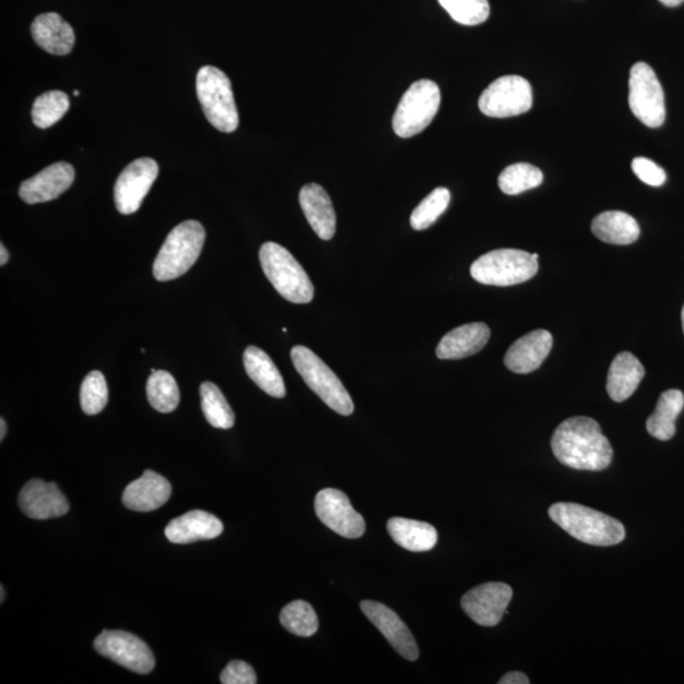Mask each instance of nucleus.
I'll return each instance as SVG.
<instances>
[{"instance_id": "1", "label": "nucleus", "mask_w": 684, "mask_h": 684, "mask_svg": "<svg viewBox=\"0 0 684 684\" xmlns=\"http://www.w3.org/2000/svg\"><path fill=\"white\" fill-rule=\"evenodd\" d=\"M552 449L563 466L577 470H604L613 458L612 446L600 423L585 416L565 420L557 427Z\"/></svg>"}, {"instance_id": "2", "label": "nucleus", "mask_w": 684, "mask_h": 684, "mask_svg": "<svg viewBox=\"0 0 684 684\" xmlns=\"http://www.w3.org/2000/svg\"><path fill=\"white\" fill-rule=\"evenodd\" d=\"M549 517L571 537L588 545H617L626 537L624 525L616 518L578 503H555L549 508Z\"/></svg>"}, {"instance_id": "3", "label": "nucleus", "mask_w": 684, "mask_h": 684, "mask_svg": "<svg viewBox=\"0 0 684 684\" xmlns=\"http://www.w3.org/2000/svg\"><path fill=\"white\" fill-rule=\"evenodd\" d=\"M206 230L199 221H185L172 228L156 256L155 279L169 281L182 277L199 261Z\"/></svg>"}, {"instance_id": "4", "label": "nucleus", "mask_w": 684, "mask_h": 684, "mask_svg": "<svg viewBox=\"0 0 684 684\" xmlns=\"http://www.w3.org/2000/svg\"><path fill=\"white\" fill-rule=\"evenodd\" d=\"M259 257L266 278L285 300L297 304L313 300L314 288L309 275L286 248L265 242Z\"/></svg>"}, {"instance_id": "5", "label": "nucleus", "mask_w": 684, "mask_h": 684, "mask_svg": "<svg viewBox=\"0 0 684 684\" xmlns=\"http://www.w3.org/2000/svg\"><path fill=\"white\" fill-rule=\"evenodd\" d=\"M538 254L517 249H500L477 259L470 266L471 277L481 285L509 287L521 285L537 275Z\"/></svg>"}, {"instance_id": "6", "label": "nucleus", "mask_w": 684, "mask_h": 684, "mask_svg": "<svg viewBox=\"0 0 684 684\" xmlns=\"http://www.w3.org/2000/svg\"><path fill=\"white\" fill-rule=\"evenodd\" d=\"M196 94L204 116L215 129L230 133L239 128L230 79L216 67H203L196 74Z\"/></svg>"}, {"instance_id": "7", "label": "nucleus", "mask_w": 684, "mask_h": 684, "mask_svg": "<svg viewBox=\"0 0 684 684\" xmlns=\"http://www.w3.org/2000/svg\"><path fill=\"white\" fill-rule=\"evenodd\" d=\"M293 365L303 381L324 403L337 413L350 416L353 403L337 375L312 350L295 346L290 351Z\"/></svg>"}, {"instance_id": "8", "label": "nucleus", "mask_w": 684, "mask_h": 684, "mask_svg": "<svg viewBox=\"0 0 684 684\" xmlns=\"http://www.w3.org/2000/svg\"><path fill=\"white\" fill-rule=\"evenodd\" d=\"M442 104L439 85L429 79L413 83L400 98L395 116L393 130L403 139H410L427 130L434 121Z\"/></svg>"}, {"instance_id": "9", "label": "nucleus", "mask_w": 684, "mask_h": 684, "mask_svg": "<svg viewBox=\"0 0 684 684\" xmlns=\"http://www.w3.org/2000/svg\"><path fill=\"white\" fill-rule=\"evenodd\" d=\"M628 105L634 116L648 128H660L665 121L664 92L655 70L646 62H638L632 68Z\"/></svg>"}, {"instance_id": "10", "label": "nucleus", "mask_w": 684, "mask_h": 684, "mask_svg": "<svg viewBox=\"0 0 684 684\" xmlns=\"http://www.w3.org/2000/svg\"><path fill=\"white\" fill-rule=\"evenodd\" d=\"M478 106L483 115L493 118L529 112L532 107L531 84L523 76H501L482 93Z\"/></svg>"}, {"instance_id": "11", "label": "nucleus", "mask_w": 684, "mask_h": 684, "mask_svg": "<svg viewBox=\"0 0 684 684\" xmlns=\"http://www.w3.org/2000/svg\"><path fill=\"white\" fill-rule=\"evenodd\" d=\"M94 649L112 662L139 674L152 673L155 657L146 643L125 632L105 631L94 640Z\"/></svg>"}, {"instance_id": "12", "label": "nucleus", "mask_w": 684, "mask_h": 684, "mask_svg": "<svg viewBox=\"0 0 684 684\" xmlns=\"http://www.w3.org/2000/svg\"><path fill=\"white\" fill-rule=\"evenodd\" d=\"M159 176V165L151 157H141L132 161L118 177L115 185V202L122 215H132L151 192Z\"/></svg>"}, {"instance_id": "13", "label": "nucleus", "mask_w": 684, "mask_h": 684, "mask_svg": "<svg viewBox=\"0 0 684 684\" xmlns=\"http://www.w3.org/2000/svg\"><path fill=\"white\" fill-rule=\"evenodd\" d=\"M314 509L320 521L346 539H358L365 532L363 516L352 508L344 492L334 489L321 491L314 500Z\"/></svg>"}, {"instance_id": "14", "label": "nucleus", "mask_w": 684, "mask_h": 684, "mask_svg": "<svg viewBox=\"0 0 684 684\" xmlns=\"http://www.w3.org/2000/svg\"><path fill=\"white\" fill-rule=\"evenodd\" d=\"M513 596V588L508 585L490 581L464 595L461 608L476 624L492 627L501 623Z\"/></svg>"}, {"instance_id": "15", "label": "nucleus", "mask_w": 684, "mask_h": 684, "mask_svg": "<svg viewBox=\"0 0 684 684\" xmlns=\"http://www.w3.org/2000/svg\"><path fill=\"white\" fill-rule=\"evenodd\" d=\"M360 609L400 657L410 660V662L419 659L418 643H416L410 628L395 611L381 602L369 600L361 602Z\"/></svg>"}, {"instance_id": "16", "label": "nucleus", "mask_w": 684, "mask_h": 684, "mask_svg": "<svg viewBox=\"0 0 684 684\" xmlns=\"http://www.w3.org/2000/svg\"><path fill=\"white\" fill-rule=\"evenodd\" d=\"M19 505L22 513L34 520H49L69 513V502L55 483L33 479L23 487Z\"/></svg>"}, {"instance_id": "17", "label": "nucleus", "mask_w": 684, "mask_h": 684, "mask_svg": "<svg viewBox=\"0 0 684 684\" xmlns=\"http://www.w3.org/2000/svg\"><path fill=\"white\" fill-rule=\"evenodd\" d=\"M74 179L73 165L64 161L52 164L21 184V200L27 204L57 200L73 185Z\"/></svg>"}, {"instance_id": "18", "label": "nucleus", "mask_w": 684, "mask_h": 684, "mask_svg": "<svg viewBox=\"0 0 684 684\" xmlns=\"http://www.w3.org/2000/svg\"><path fill=\"white\" fill-rule=\"evenodd\" d=\"M552 348V334L547 329H535L511 345L505 356V365L517 374L532 373L544 363Z\"/></svg>"}, {"instance_id": "19", "label": "nucleus", "mask_w": 684, "mask_h": 684, "mask_svg": "<svg viewBox=\"0 0 684 684\" xmlns=\"http://www.w3.org/2000/svg\"><path fill=\"white\" fill-rule=\"evenodd\" d=\"M171 485L168 479L145 470L143 477L132 482L122 495L123 505L137 513H152L165 505L170 499Z\"/></svg>"}, {"instance_id": "20", "label": "nucleus", "mask_w": 684, "mask_h": 684, "mask_svg": "<svg viewBox=\"0 0 684 684\" xmlns=\"http://www.w3.org/2000/svg\"><path fill=\"white\" fill-rule=\"evenodd\" d=\"M224 531V524L212 514L195 509L171 520L165 528V537L172 544H192L201 540L216 539Z\"/></svg>"}, {"instance_id": "21", "label": "nucleus", "mask_w": 684, "mask_h": 684, "mask_svg": "<svg viewBox=\"0 0 684 684\" xmlns=\"http://www.w3.org/2000/svg\"><path fill=\"white\" fill-rule=\"evenodd\" d=\"M491 337V329L483 322L463 325L446 334L436 348V356L443 360L464 359L481 351Z\"/></svg>"}, {"instance_id": "22", "label": "nucleus", "mask_w": 684, "mask_h": 684, "mask_svg": "<svg viewBox=\"0 0 684 684\" xmlns=\"http://www.w3.org/2000/svg\"><path fill=\"white\" fill-rule=\"evenodd\" d=\"M303 214L320 239L332 240L336 232V214L332 200L319 184H307L300 193Z\"/></svg>"}, {"instance_id": "23", "label": "nucleus", "mask_w": 684, "mask_h": 684, "mask_svg": "<svg viewBox=\"0 0 684 684\" xmlns=\"http://www.w3.org/2000/svg\"><path fill=\"white\" fill-rule=\"evenodd\" d=\"M31 34L43 50L57 57L72 52L75 44L73 27L58 13L39 14L31 27Z\"/></svg>"}, {"instance_id": "24", "label": "nucleus", "mask_w": 684, "mask_h": 684, "mask_svg": "<svg viewBox=\"0 0 684 684\" xmlns=\"http://www.w3.org/2000/svg\"><path fill=\"white\" fill-rule=\"evenodd\" d=\"M644 376L646 369L639 359L632 352H620L610 367L607 384L609 396L617 404L624 403L638 389Z\"/></svg>"}, {"instance_id": "25", "label": "nucleus", "mask_w": 684, "mask_h": 684, "mask_svg": "<svg viewBox=\"0 0 684 684\" xmlns=\"http://www.w3.org/2000/svg\"><path fill=\"white\" fill-rule=\"evenodd\" d=\"M245 371L259 388L274 398L286 397V384L269 356L256 346H249L243 352Z\"/></svg>"}, {"instance_id": "26", "label": "nucleus", "mask_w": 684, "mask_h": 684, "mask_svg": "<svg viewBox=\"0 0 684 684\" xmlns=\"http://www.w3.org/2000/svg\"><path fill=\"white\" fill-rule=\"evenodd\" d=\"M592 232L597 239L612 245H631L639 239L640 227L625 212L608 211L593 219Z\"/></svg>"}, {"instance_id": "27", "label": "nucleus", "mask_w": 684, "mask_h": 684, "mask_svg": "<svg viewBox=\"0 0 684 684\" xmlns=\"http://www.w3.org/2000/svg\"><path fill=\"white\" fill-rule=\"evenodd\" d=\"M387 529L392 539L410 552H429L437 542V531L428 523L393 517L387 524Z\"/></svg>"}, {"instance_id": "28", "label": "nucleus", "mask_w": 684, "mask_h": 684, "mask_svg": "<svg viewBox=\"0 0 684 684\" xmlns=\"http://www.w3.org/2000/svg\"><path fill=\"white\" fill-rule=\"evenodd\" d=\"M684 407V396L679 389H670L659 397L656 411L647 421V430L652 437L668 442L675 435V420Z\"/></svg>"}, {"instance_id": "29", "label": "nucleus", "mask_w": 684, "mask_h": 684, "mask_svg": "<svg viewBox=\"0 0 684 684\" xmlns=\"http://www.w3.org/2000/svg\"><path fill=\"white\" fill-rule=\"evenodd\" d=\"M200 393L202 411L211 427L223 430L231 429L235 424V413L221 389L214 383L204 382Z\"/></svg>"}, {"instance_id": "30", "label": "nucleus", "mask_w": 684, "mask_h": 684, "mask_svg": "<svg viewBox=\"0 0 684 684\" xmlns=\"http://www.w3.org/2000/svg\"><path fill=\"white\" fill-rule=\"evenodd\" d=\"M148 403L156 411L170 413L176 411L180 403L178 383L170 373L155 371L146 384Z\"/></svg>"}, {"instance_id": "31", "label": "nucleus", "mask_w": 684, "mask_h": 684, "mask_svg": "<svg viewBox=\"0 0 684 684\" xmlns=\"http://www.w3.org/2000/svg\"><path fill=\"white\" fill-rule=\"evenodd\" d=\"M544 176L539 168L528 163L509 165L499 178L500 190L508 195L521 194L538 188Z\"/></svg>"}, {"instance_id": "32", "label": "nucleus", "mask_w": 684, "mask_h": 684, "mask_svg": "<svg viewBox=\"0 0 684 684\" xmlns=\"http://www.w3.org/2000/svg\"><path fill=\"white\" fill-rule=\"evenodd\" d=\"M280 624L290 634L310 638L319 631V617L310 603L293 601L287 604L280 612Z\"/></svg>"}, {"instance_id": "33", "label": "nucleus", "mask_w": 684, "mask_h": 684, "mask_svg": "<svg viewBox=\"0 0 684 684\" xmlns=\"http://www.w3.org/2000/svg\"><path fill=\"white\" fill-rule=\"evenodd\" d=\"M70 107L68 94L51 91L41 94L33 107V121L38 129H49L67 115Z\"/></svg>"}, {"instance_id": "34", "label": "nucleus", "mask_w": 684, "mask_h": 684, "mask_svg": "<svg viewBox=\"0 0 684 684\" xmlns=\"http://www.w3.org/2000/svg\"><path fill=\"white\" fill-rule=\"evenodd\" d=\"M452 200L446 188H436L424 199L411 215V226L416 231L427 230L444 214Z\"/></svg>"}, {"instance_id": "35", "label": "nucleus", "mask_w": 684, "mask_h": 684, "mask_svg": "<svg viewBox=\"0 0 684 684\" xmlns=\"http://www.w3.org/2000/svg\"><path fill=\"white\" fill-rule=\"evenodd\" d=\"M451 17L464 26H477L490 17L489 0H439Z\"/></svg>"}, {"instance_id": "36", "label": "nucleus", "mask_w": 684, "mask_h": 684, "mask_svg": "<svg viewBox=\"0 0 684 684\" xmlns=\"http://www.w3.org/2000/svg\"><path fill=\"white\" fill-rule=\"evenodd\" d=\"M108 404V384L98 371L85 376L81 388V405L84 413L94 416L105 410Z\"/></svg>"}, {"instance_id": "37", "label": "nucleus", "mask_w": 684, "mask_h": 684, "mask_svg": "<svg viewBox=\"0 0 684 684\" xmlns=\"http://www.w3.org/2000/svg\"><path fill=\"white\" fill-rule=\"evenodd\" d=\"M632 168L635 176L648 185L662 187L665 183V171L647 157H635Z\"/></svg>"}, {"instance_id": "38", "label": "nucleus", "mask_w": 684, "mask_h": 684, "mask_svg": "<svg viewBox=\"0 0 684 684\" xmlns=\"http://www.w3.org/2000/svg\"><path fill=\"white\" fill-rule=\"evenodd\" d=\"M221 683L255 684L257 683V677L253 667L242 662V660H233V662L228 663L221 673Z\"/></svg>"}, {"instance_id": "39", "label": "nucleus", "mask_w": 684, "mask_h": 684, "mask_svg": "<svg viewBox=\"0 0 684 684\" xmlns=\"http://www.w3.org/2000/svg\"><path fill=\"white\" fill-rule=\"evenodd\" d=\"M500 684H529L528 675L521 672H509L500 680Z\"/></svg>"}, {"instance_id": "40", "label": "nucleus", "mask_w": 684, "mask_h": 684, "mask_svg": "<svg viewBox=\"0 0 684 684\" xmlns=\"http://www.w3.org/2000/svg\"><path fill=\"white\" fill-rule=\"evenodd\" d=\"M8 259H10V254H8V251L2 243V245H0V265L4 266L8 263Z\"/></svg>"}, {"instance_id": "41", "label": "nucleus", "mask_w": 684, "mask_h": 684, "mask_svg": "<svg viewBox=\"0 0 684 684\" xmlns=\"http://www.w3.org/2000/svg\"><path fill=\"white\" fill-rule=\"evenodd\" d=\"M660 3H663L667 7H677L681 5L684 0H659Z\"/></svg>"}, {"instance_id": "42", "label": "nucleus", "mask_w": 684, "mask_h": 684, "mask_svg": "<svg viewBox=\"0 0 684 684\" xmlns=\"http://www.w3.org/2000/svg\"><path fill=\"white\" fill-rule=\"evenodd\" d=\"M5 432H7V423L4 421V419L0 420V440H4L5 437Z\"/></svg>"}, {"instance_id": "43", "label": "nucleus", "mask_w": 684, "mask_h": 684, "mask_svg": "<svg viewBox=\"0 0 684 684\" xmlns=\"http://www.w3.org/2000/svg\"><path fill=\"white\" fill-rule=\"evenodd\" d=\"M0 591H2V599H0V602H4V587L2 586V589H0Z\"/></svg>"}, {"instance_id": "44", "label": "nucleus", "mask_w": 684, "mask_h": 684, "mask_svg": "<svg viewBox=\"0 0 684 684\" xmlns=\"http://www.w3.org/2000/svg\"><path fill=\"white\" fill-rule=\"evenodd\" d=\"M682 326H683V333H684V305L682 310Z\"/></svg>"}, {"instance_id": "45", "label": "nucleus", "mask_w": 684, "mask_h": 684, "mask_svg": "<svg viewBox=\"0 0 684 684\" xmlns=\"http://www.w3.org/2000/svg\"><path fill=\"white\" fill-rule=\"evenodd\" d=\"M79 94H81V92H79V91H74V96H75V97H77V96H79Z\"/></svg>"}]
</instances>
